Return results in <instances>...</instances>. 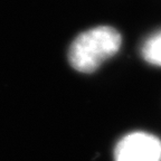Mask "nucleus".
Masks as SVG:
<instances>
[{
    "label": "nucleus",
    "instance_id": "1",
    "mask_svg": "<svg viewBox=\"0 0 161 161\" xmlns=\"http://www.w3.org/2000/svg\"><path fill=\"white\" fill-rule=\"evenodd\" d=\"M122 37L110 26H98L80 34L68 49L72 67L80 73H92L104 60L118 53Z\"/></svg>",
    "mask_w": 161,
    "mask_h": 161
},
{
    "label": "nucleus",
    "instance_id": "2",
    "mask_svg": "<svg viewBox=\"0 0 161 161\" xmlns=\"http://www.w3.org/2000/svg\"><path fill=\"white\" fill-rule=\"evenodd\" d=\"M114 161H161V140L147 132H132L118 142Z\"/></svg>",
    "mask_w": 161,
    "mask_h": 161
},
{
    "label": "nucleus",
    "instance_id": "3",
    "mask_svg": "<svg viewBox=\"0 0 161 161\" xmlns=\"http://www.w3.org/2000/svg\"><path fill=\"white\" fill-rule=\"evenodd\" d=\"M141 54L149 64L161 66V30L144 40Z\"/></svg>",
    "mask_w": 161,
    "mask_h": 161
}]
</instances>
